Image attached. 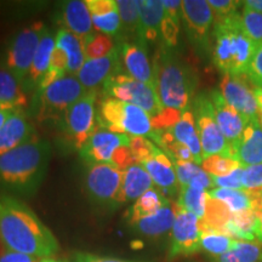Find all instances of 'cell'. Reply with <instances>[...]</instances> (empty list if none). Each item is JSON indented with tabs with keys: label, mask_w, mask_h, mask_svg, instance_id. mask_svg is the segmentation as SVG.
<instances>
[{
	"label": "cell",
	"mask_w": 262,
	"mask_h": 262,
	"mask_svg": "<svg viewBox=\"0 0 262 262\" xmlns=\"http://www.w3.org/2000/svg\"><path fill=\"white\" fill-rule=\"evenodd\" d=\"M0 242L3 247L39 258L60 250L56 237L37 214L16 196L0 193Z\"/></svg>",
	"instance_id": "cell-1"
},
{
	"label": "cell",
	"mask_w": 262,
	"mask_h": 262,
	"mask_svg": "<svg viewBox=\"0 0 262 262\" xmlns=\"http://www.w3.org/2000/svg\"><path fill=\"white\" fill-rule=\"evenodd\" d=\"M51 145L34 139L0 156V186L22 195L37 193L47 176Z\"/></svg>",
	"instance_id": "cell-2"
},
{
	"label": "cell",
	"mask_w": 262,
	"mask_h": 262,
	"mask_svg": "<svg viewBox=\"0 0 262 262\" xmlns=\"http://www.w3.org/2000/svg\"><path fill=\"white\" fill-rule=\"evenodd\" d=\"M155 88L164 107L172 110H188L194 100L198 86V75L189 63L173 51L159 45L153 57Z\"/></svg>",
	"instance_id": "cell-3"
},
{
	"label": "cell",
	"mask_w": 262,
	"mask_h": 262,
	"mask_svg": "<svg viewBox=\"0 0 262 262\" xmlns=\"http://www.w3.org/2000/svg\"><path fill=\"white\" fill-rule=\"evenodd\" d=\"M212 61L224 74H247L257 45L245 34L239 12L214 22Z\"/></svg>",
	"instance_id": "cell-4"
},
{
	"label": "cell",
	"mask_w": 262,
	"mask_h": 262,
	"mask_svg": "<svg viewBox=\"0 0 262 262\" xmlns=\"http://www.w3.org/2000/svg\"><path fill=\"white\" fill-rule=\"evenodd\" d=\"M97 123L104 129L129 136L152 139L155 134L152 118L146 111L136 104L111 97H104L100 102Z\"/></svg>",
	"instance_id": "cell-5"
},
{
	"label": "cell",
	"mask_w": 262,
	"mask_h": 262,
	"mask_svg": "<svg viewBox=\"0 0 262 262\" xmlns=\"http://www.w3.org/2000/svg\"><path fill=\"white\" fill-rule=\"evenodd\" d=\"M44 29L41 22L21 29L9 39L0 55V67L14 75L24 90Z\"/></svg>",
	"instance_id": "cell-6"
},
{
	"label": "cell",
	"mask_w": 262,
	"mask_h": 262,
	"mask_svg": "<svg viewBox=\"0 0 262 262\" xmlns=\"http://www.w3.org/2000/svg\"><path fill=\"white\" fill-rule=\"evenodd\" d=\"M96 91L90 90L64 111L58 120L60 131L72 148L79 150L97 129Z\"/></svg>",
	"instance_id": "cell-7"
},
{
	"label": "cell",
	"mask_w": 262,
	"mask_h": 262,
	"mask_svg": "<svg viewBox=\"0 0 262 262\" xmlns=\"http://www.w3.org/2000/svg\"><path fill=\"white\" fill-rule=\"evenodd\" d=\"M88 91L90 90L85 89L77 75H64L35 95L38 119L58 122L64 111L86 95Z\"/></svg>",
	"instance_id": "cell-8"
},
{
	"label": "cell",
	"mask_w": 262,
	"mask_h": 262,
	"mask_svg": "<svg viewBox=\"0 0 262 262\" xmlns=\"http://www.w3.org/2000/svg\"><path fill=\"white\" fill-rule=\"evenodd\" d=\"M103 96L136 104L155 118L164 110L155 88L134 79L124 72L112 75L103 84Z\"/></svg>",
	"instance_id": "cell-9"
},
{
	"label": "cell",
	"mask_w": 262,
	"mask_h": 262,
	"mask_svg": "<svg viewBox=\"0 0 262 262\" xmlns=\"http://www.w3.org/2000/svg\"><path fill=\"white\" fill-rule=\"evenodd\" d=\"M123 171L111 164H90L85 172L84 187L94 204L114 209L122 205Z\"/></svg>",
	"instance_id": "cell-10"
},
{
	"label": "cell",
	"mask_w": 262,
	"mask_h": 262,
	"mask_svg": "<svg viewBox=\"0 0 262 262\" xmlns=\"http://www.w3.org/2000/svg\"><path fill=\"white\" fill-rule=\"evenodd\" d=\"M192 112L203 149V158L210 156L227 157L229 143L222 134L215 119L214 106L208 93L198 94L193 100Z\"/></svg>",
	"instance_id": "cell-11"
},
{
	"label": "cell",
	"mask_w": 262,
	"mask_h": 262,
	"mask_svg": "<svg viewBox=\"0 0 262 262\" xmlns=\"http://www.w3.org/2000/svg\"><path fill=\"white\" fill-rule=\"evenodd\" d=\"M182 22L189 41L199 55L211 51L210 31L214 25V14L205 0H183Z\"/></svg>",
	"instance_id": "cell-12"
},
{
	"label": "cell",
	"mask_w": 262,
	"mask_h": 262,
	"mask_svg": "<svg viewBox=\"0 0 262 262\" xmlns=\"http://www.w3.org/2000/svg\"><path fill=\"white\" fill-rule=\"evenodd\" d=\"M175 222L171 229V244L168 258L173 260L179 256H189L201 251V219L194 214L173 203Z\"/></svg>",
	"instance_id": "cell-13"
},
{
	"label": "cell",
	"mask_w": 262,
	"mask_h": 262,
	"mask_svg": "<svg viewBox=\"0 0 262 262\" xmlns=\"http://www.w3.org/2000/svg\"><path fill=\"white\" fill-rule=\"evenodd\" d=\"M131 136L118 134L98 126L86 142L78 150L80 158L88 165L90 164H111L114 153L122 146L130 145Z\"/></svg>",
	"instance_id": "cell-14"
},
{
	"label": "cell",
	"mask_w": 262,
	"mask_h": 262,
	"mask_svg": "<svg viewBox=\"0 0 262 262\" xmlns=\"http://www.w3.org/2000/svg\"><path fill=\"white\" fill-rule=\"evenodd\" d=\"M220 93L226 102L247 118L248 122L256 119L258 107L255 89L247 74H224L220 83Z\"/></svg>",
	"instance_id": "cell-15"
},
{
	"label": "cell",
	"mask_w": 262,
	"mask_h": 262,
	"mask_svg": "<svg viewBox=\"0 0 262 262\" xmlns=\"http://www.w3.org/2000/svg\"><path fill=\"white\" fill-rule=\"evenodd\" d=\"M119 54L124 73L141 83L155 88L153 61H150L148 56V48H147L146 41L139 40V39L120 41Z\"/></svg>",
	"instance_id": "cell-16"
},
{
	"label": "cell",
	"mask_w": 262,
	"mask_h": 262,
	"mask_svg": "<svg viewBox=\"0 0 262 262\" xmlns=\"http://www.w3.org/2000/svg\"><path fill=\"white\" fill-rule=\"evenodd\" d=\"M120 72H123V67L118 44L117 48L107 56L85 61L83 67L77 73V78L85 89L95 90L97 86L106 83V80L112 75Z\"/></svg>",
	"instance_id": "cell-17"
},
{
	"label": "cell",
	"mask_w": 262,
	"mask_h": 262,
	"mask_svg": "<svg viewBox=\"0 0 262 262\" xmlns=\"http://www.w3.org/2000/svg\"><path fill=\"white\" fill-rule=\"evenodd\" d=\"M37 139L35 126L24 108L14 110L0 129V156Z\"/></svg>",
	"instance_id": "cell-18"
},
{
	"label": "cell",
	"mask_w": 262,
	"mask_h": 262,
	"mask_svg": "<svg viewBox=\"0 0 262 262\" xmlns=\"http://www.w3.org/2000/svg\"><path fill=\"white\" fill-rule=\"evenodd\" d=\"M209 96H210L212 106H214L215 119L219 127L224 134L229 146L237 145L238 141L243 135L244 129L248 125V119L242 116L234 107L226 102L224 96L219 90H210Z\"/></svg>",
	"instance_id": "cell-19"
},
{
	"label": "cell",
	"mask_w": 262,
	"mask_h": 262,
	"mask_svg": "<svg viewBox=\"0 0 262 262\" xmlns=\"http://www.w3.org/2000/svg\"><path fill=\"white\" fill-rule=\"evenodd\" d=\"M227 157L243 168L262 164V125L258 118L248 123L237 145L229 146Z\"/></svg>",
	"instance_id": "cell-20"
},
{
	"label": "cell",
	"mask_w": 262,
	"mask_h": 262,
	"mask_svg": "<svg viewBox=\"0 0 262 262\" xmlns=\"http://www.w3.org/2000/svg\"><path fill=\"white\" fill-rule=\"evenodd\" d=\"M141 165L149 173L153 182L163 189V193L168 192L170 194H173L178 191L180 185L172 160L159 147L155 152V155L150 157L149 159H147L146 162H143Z\"/></svg>",
	"instance_id": "cell-21"
},
{
	"label": "cell",
	"mask_w": 262,
	"mask_h": 262,
	"mask_svg": "<svg viewBox=\"0 0 262 262\" xmlns=\"http://www.w3.org/2000/svg\"><path fill=\"white\" fill-rule=\"evenodd\" d=\"M61 21L64 29L73 33L81 40L93 33V21L86 3L83 0L64 2L61 6Z\"/></svg>",
	"instance_id": "cell-22"
},
{
	"label": "cell",
	"mask_w": 262,
	"mask_h": 262,
	"mask_svg": "<svg viewBox=\"0 0 262 262\" xmlns=\"http://www.w3.org/2000/svg\"><path fill=\"white\" fill-rule=\"evenodd\" d=\"M56 34L50 28L45 27L42 32L40 42H39L37 51H35L34 60H33L31 72H29L28 79L25 85V93L37 90V86L40 83L45 73H47L49 66H50L51 55L54 52V49L56 47Z\"/></svg>",
	"instance_id": "cell-23"
},
{
	"label": "cell",
	"mask_w": 262,
	"mask_h": 262,
	"mask_svg": "<svg viewBox=\"0 0 262 262\" xmlns=\"http://www.w3.org/2000/svg\"><path fill=\"white\" fill-rule=\"evenodd\" d=\"M140 5V37L148 42H157L160 39L162 22L164 18L163 0H139Z\"/></svg>",
	"instance_id": "cell-24"
},
{
	"label": "cell",
	"mask_w": 262,
	"mask_h": 262,
	"mask_svg": "<svg viewBox=\"0 0 262 262\" xmlns=\"http://www.w3.org/2000/svg\"><path fill=\"white\" fill-rule=\"evenodd\" d=\"M169 131L172 134L176 141L188 147L194 157V163L196 165H202L203 159H204L203 158V149L198 130H196L195 118L191 108L182 111L180 120Z\"/></svg>",
	"instance_id": "cell-25"
},
{
	"label": "cell",
	"mask_w": 262,
	"mask_h": 262,
	"mask_svg": "<svg viewBox=\"0 0 262 262\" xmlns=\"http://www.w3.org/2000/svg\"><path fill=\"white\" fill-rule=\"evenodd\" d=\"M153 180L145 168L140 164H134L123 171V182L120 195L122 203L136 202L147 191L153 188Z\"/></svg>",
	"instance_id": "cell-26"
},
{
	"label": "cell",
	"mask_w": 262,
	"mask_h": 262,
	"mask_svg": "<svg viewBox=\"0 0 262 262\" xmlns=\"http://www.w3.org/2000/svg\"><path fill=\"white\" fill-rule=\"evenodd\" d=\"M173 222H175V210L172 204H168L153 215L146 216L129 225L137 233L145 237L156 238L172 229Z\"/></svg>",
	"instance_id": "cell-27"
},
{
	"label": "cell",
	"mask_w": 262,
	"mask_h": 262,
	"mask_svg": "<svg viewBox=\"0 0 262 262\" xmlns=\"http://www.w3.org/2000/svg\"><path fill=\"white\" fill-rule=\"evenodd\" d=\"M208 194L216 201L224 203L229 211L237 214V212L248 210L257 211L262 193L248 192L244 189L214 188L208 191Z\"/></svg>",
	"instance_id": "cell-28"
},
{
	"label": "cell",
	"mask_w": 262,
	"mask_h": 262,
	"mask_svg": "<svg viewBox=\"0 0 262 262\" xmlns=\"http://www.w3.org/2000/svg\"><path fill=\"white\" fill-rule=\"evenodd\" d=\"M27 104V94L19 81L9 71L0 67V107L5 111L24 108Z\"/></svg>",
	"instance_id": "cell-29"
},
{
	"label": "cell",
	"mask_w": 262,
	"mask_h": 262,
	"mask_svg": "<svg viewBox=\"0 0 262 262\" xmlns=\"http://www.w3.org/2000/svg\"><path fill=\"white\" fill-rule=\"evenodd\" d=\"M56 45L67 55V74L77 75L85 62L83 40L67 29L61 28L56 33Z\"/></svg>",
	"instance_id": "cell-30"
},
{
	"label": "cell",
	"mask_w": 262,
	"mask_h": 262,
	"mask_svg": "<svg viewBox=\"0 0 262 262\" xmlns=\"http://www.w3.org/2000/svg\"><path fill=\"white\" fill-rule=\"evenodd\" d=\"M257 222V211L248 210L237 212L232 215V219L225 226L222 234L233 238L235 241L241 239L243 242L257 243L255 237V227Z\"/></svg>",
	"instance_id": "cell-31"
},
{
	"label": "cell",
	"mask_w": 262,
	"mask_h": 262,
	"mask_svg": "<svg viewBox=\"0 0 262 262\" xmlns=\"http://www.w3.org/2000/svg\"><path fill=\"white\" fill-rule=\"evenodd\" d=\"M117 9L122 21L120 41L142 40L140 37V5L139 0H116ZM145 41V40H143Z\"/></svg>",
	"instance_id": "cell-32"
},
{
	"label": "cell",
	"mask_w": 262,
	"mask_h": 262,
	"mask_svg": "<svg viewBox=\"0 0 262 262\" xmlns=\"http://www.w3.org/2000/svg\"><path fill=\"white\" fill-rule=\"evenodd\" d=\"M168 204H170V202L164 195L163 191H158L156 188L149 189L142 196H140L129 210L126 211L127 224L135 222L140 219L146 217V216L153 215L155 212L160 210L163 206Z\"/></svg>",
	"instance_id": "cell-33"
},
{
	"label": "cell",
	"mask_w": 262,
	"mask_h": 262,
	"mask_svg": "<svg viewBox=\"0 0 262 262\" xmlns=\"http://www.w3.org/2000/svg\"><path fill=\"white\" fill-rule=\"evenodd\" d=\"M232 215L233 212L229 211V209L224 203L216 201L208 194L205 215L201 220L202 233L203 232H215V233L222 234L225 226L231 220Z\"/></svg>",
	"instance_id": "cell-34"
},
{
	"label": "cell",
	"mask_w": 262,
	"mask_h": 262,
	"mask_svg": "<svg viewBox=\"0 0 262 262\" xmlns=\"http://www.w3.org/2000/svg\"><path fill=\"white\" fill-rule=\"evenodd\" d=\"M214 262H262V247L258 243L237 241L234 247Z\"/></svg>",
	"instance_id": "cell-35"
},
{
	"label": "cell",
	"mask_w": 262,
	"mask_h": 262,
	"mask_svg": "<svg viewBox=\"0 0 262 262\" xmlns=\"http://www.w3.org/2000/svg\"><path fill=\"white\" fill-rule=\"evenodd\" d=\"M118 44L119 41H117L110 35L94 31L90 35L83 39L85 61L107 56L110 52H112L117 48Z\"/></svg>",
	"instance_id": "cell-36"
},
{
	"label": "cell",
	"mask_w": 262,
	"mask_h": 262,
	"mask_svg": "<svg viewBox=\"0 0 262 262\" xmlns=\"http://www.w3.org/2000/svg\"><path fill=\"white\" fill-rule=\"evenodd\" d=\"M206 199H208L206 191H199V189L186 186V187H180L176 204L188 212L194 214L202 220L205 215Z\"/></svg>",
	"instance_id": "cell-37"
},
{
	"label": "cell",
	"mask_w": 262,
	"mask_h": 262,
	"mask_svg": "<svg viewBox=\"0 0 262 262\" xmlns=\"http://www.w3.org/2000/svg\"><path fill=\"white\" fill-rule=\"evenodd\" d=\"M235 239L215 232H203L201 235V250L212 257L221 256L234 247Z\"/></svg>",
	"instance_id": "cell-38"
},
{
	"label": "cell",
	"mask_w": 262,
	"mask_h": 262,
	"mask_svg": "<svg viewBox=\"0 0 262 262\" xmlns=\"http://www.w3.org/2000/svg\"><path fill=\"white\" fill-rule=\"evenodd\" d=\"M91 21H93L94 28L97 32L110 35V37L114 38L117 41L120 42V37H122V21H120L118 9L103 15L91 16Z\"/></svg>",
	"instance_id": "cell-39"
},
{
	"label": "cell",
	"mask_w": 262,
	"mask_h": 262,
	"mask_svg": "<svg viewBox=\"0 0 262 262\" xmlns=\"http://www.w3.org/2000/svg\"><path fill=\"white\" fill-rule=\"evenodd\" d=\"M239 168H243V166L237 160L220 155L206 157V158L203 159L202 163V169L205 172H208L209 175L216 176V178L229 175V173Z\"/></svg>",
	"instance_id": "cell-40"
},
{
	"label": "cell",
	"mask_w": 262,
	"mask_h": 262,
	"mask_svg": "<svg viewBox=\"0 0 262 262\" xmlns=\"http://www.w3.org/2000/svg\"><path fill=\"white\" fill-rule=\"evenodd\" d=\"M242 27L254 44H262V12L253 11L247 8H243L241 14Z\"/></svg>",
	"instance_id": "cell-41"
},
{
	"label": "cell",
	"mask_w": 262,
	"mask_h": 262,
	"mask_svg": "<svg viewBox=\"0 0 262 262\" xmlns=\"http://www.w3.org/2000/svg\"><path fill=\"white\" fill-rule=\"evenodd\" d=\"M130 150L133 158L136 164H142L149 159L150 157L155 155V152L158 149V146L153 143L152 141L146 139V137H137L131 136L130 139Z\"/></svg>",
	"instance_id": "cell-42"
},
{
	"label": "cell",
	"mask_w": 262,
	"mask_h": 262,
	"mask_svg": "<svg viewBox=\"0 0 262 262\" xmlns=\"http://www.w3.org/2000/svg\"><path fill=\"white\" fill-rule=\"evenodd\" d=\"M180 29H181V24L173 21L164 12L162 31H160V44L169 49H175L179 44Z\"/></svg>",
	"instance_id": "cell-43"
},
{
	"label": "cell",
	"mask_w": 262,
	"mask_h": 262,
	"mask_svg": "<svg viewBox=\"0 0 262 262\" xmlns=\"http://www.w3.org/2000/svg\"><path fill=\"white\" fill-rule=\"evenodd\" d=\"M212 14H214V22L221 21L238 12V9L244 5V2H234V0H209Z\"/></svg>",
	"instance_id": "cell-44"
},
{
	"label": "cell",
	"mask_w": 262,
	"mask_h": 262,
	"mask_svg": "<svg viewBox=\"0 0 262 262\" xmlns=\"http://www.w3.org/2000/svg\"><path fill=\"white\" fill-rule=\"evenodd\" d=\"M242 182L244 191L262 193V164L243 168Z\"/></svg>",
	"instance_id": "cell-45"
},
{
	"label": "cell",
	"mask_w": 262,
	"mask_h": 262,
	"mask_svg": "<svg viewBox=\"0 0 262 262\" xmlns=\"http://www.w3.org/2000/svg\"><path fill=\"white\" fill-rule=\"evenodd\" d=\"M172 163H173V168H175L176 176H178L180 187L189 186V183H191L192 180L202 171V168H199L195 163L179 162V160H173Z\"/></svg>",
	"instance_id": "cell-46"
},
{
	"label": "cell",
	"mask_w": 262,
	"mask_h": 262,
	"mask_svg": "<svg viewBox=\"0 0 262 262\" xmlns=\"http://www.w3.org/2000/svg\"><path fill=\"white\" fill-rule=\"evenodd\" d=\"M181 111L172 110V108H164L158 116L152 118L153 129L156 131H168L179 122L181 118Z\"/></svg>",
	"instance_id": "cell-47"
},
{
	"label": "cell",
	"mask_w": 262,
	"mask_h": 262,
	"mask_svg": "<svg viewBox=\"0 0 262 262\" xmlns=\"http://www.w3.org/2000/svg\"><path fill=\"white\" fill-rule=\"evenodd\" d=\"M211 176V175H210ZM214 187L216 188H227V189H243V168H239L231 172L229 175L216 178L211 176Z\"/></svg>",
	"instance_id": "cell-48"
},
{
	"label": "cell",
	"mask_w": 262,
	"mask_h": 262,
	"mask_svg": "<svg viewBox=\"0 0 262 262\" xmlns=\"http://www.w3.org/2000/svg\"><path fill=\"white\" fill-rule=\"evenodd\" d=\"M247 75L255 88H262V44L257 45L254 52L253 58L249 63Z\"/></svg>",
	"instance_id": "cell-49"
},
{
	"label": "cell",
	"mask_w": 262,
	"mask_h": 262,
	"mask_svg": "<svg viewBox=\"0 0 262 262\" xmlns=\"http://www.w3.org/2000/svg\"><path fill=\"white\" fill-rule=\"evenodd\" d=\"M90 15H103L117 10L116 0H85Z\"/></svg>",
	"instance_id": "cell-50"
},
{
	"label": "cell",
	"mask_w": 262,
	"mask_h": 262,
	"mask_svg": "<svg viewBox=\"0 0 262 262\" xmlns=\"http://www.w3.org/2000/svg\"><path fill=\"white\" fill-rule=\"evenodd\" d=\"M73 262H146V261H133L124 260V258H118L112 256H101V255L90 254V253H78L73 254Z\"/></svg>",
	"instance_id": "cell-51"
},
{
	"label": "cell",
	"mask_w": 262,
	"mask_h": 262,
	"mask_svg": "<svg viewBox=\"0 0 262 262\" xmlns=\"http://www.w3.org/2000/svg\"><path fill=\"white\" fill-rule=\"evenodd\" d=\"M39 257L31 256V255L17 253V251L9 250L3 248L0 250V262H39Z\"/></svg>",
	"instance_id": "cell-52"
},
{
	"label": "cell",
	"mask_w": 262,
	"mask_h": 262,
	"mask_svg": "<svg viewBox=\"0 0 262 262\" xmlns=\"http://www.w3.org/2000/svg\"><path fill=\"white\" fill-rule=\"evenodd\" d=\"M164 12L173 21L180 22L182 21V2L180 0H163Z\"/></svg>",
	"instance_id": "cell-53"
},
{
	"label": "cell",
	"mask_w": 262,
	"mask_h": 262,
	"mask_svg": "<svg viewBox=\"0 0 262 262\" xmlns=\"http://www.w3.org/2000/svg\"><path fill=\"white\" fill-rule=\"evenodd\" d=\"M243 8L253 10V11L262 12V0H247V2H244Z\"/></svg>",
	"instance_id": "cell-54"
},
{
	"label": "cell",
	"mask_w": 262,
	"mask_h": 262,
	"mask_svg": "<svg viewBox=\"0 0 262 262\" xmlns=\"http://www.w3.org/2000/svg\"><path fill=\"white\" fill-rule=\"evenodd\" d=\"M255 237L258 244H262V212H257V222L255 227Z\"/></svg>",
	"instance_id": "cell-55"
},
{
	"label": "cell",
	"mask_w": 262,
	"mask_h": 262,
	"mask_svg": "<svg viewBox=\"0 0 262 262\" xmlns=\"http://www.w3.org/2000/svg\"><path fill=\"white\" fill-rule=\"evenodd\" d=\"M255 97H256V102L258 107V114H262V88H255Z\"/></svg>",
	"instance_id": "cell-56"
},
{
	"label": "cell",
	"mask_w": 262,
	"mask_h": 262,
	"mask_svg": "<svg viewBox=\"0 0 262 262\" xmlns=\"http://www.w3.org/2000/svg\"><path fill=\"white\" fill-rule=\"evenodd\" d=\"M11 112L12 111H2V112H0V129H2L3 125L5 124L6 119H8Z\"/></svg>",
	"instance_id": "cell-57"
},
{
	"label": "cell",
	"mask_w": 262,
	"mask_h": 262,
	"mask_svg": "<svg viewBox=\"0 0 262 262\" xmlns=\"http://www.w3.org/2000/svg\"><path fill=\"white\" fill-rule=\"evenodd\" d=\"M39 262H62V261H57V260H55V258H52V257H45V258H41V260Z\"/></svg>",
	"instance_id": "cell-58"
},
{
	"label": "cell",
	"mask_w": 262,
	"mask_h": 262,
	"mask_svg": "<svg viewBox=\"0 0 262 262\" xmlns=\"http://www.w3.org/2000/svg\"><path fill=\"white\" fill-rule=\"evenodd\" d=\"M257 212H262V195L260 198V202H258V209H257Z\"/></svg>",
	"instance_id": "cell-59"
},
{
	"label": "cell",
	"mask_w": 262,
	"mask_h": 262,
	"mask_svg": "<svg viewBox=\"0 0 262 262\" xmlns=\"http://www.w3.org/2000/svg\"><path fill=\"white\" fill-rule=\"evenodd\" d=\"M257 118H258V120H260V123H261V125H262V114H258Z\"/></svg>",
	"instance_id": "cell-60"
},
{
	"label": "cell",
	"mask_w": 262,
	"mask_h": 262,
	"mask_svg": "<svg viewBox=\"0 0 262 262\" xmlns=\"http://www.w3.org/2000/svg\"><path fill=\"white\" fill-rule=\"evenodd\" d=\"M2 111H5V110H3V108H2V107H0V112H2Z\"/></svg>",
	"instance_id": "cell-61"
},
{
	"label": "cell",
	"mask_w": 262,
	"mask_h": 262,
	"mask_svg": "<svg viewBox=\"0 0 262 262\" xmlns=\"http://www.w3.org/2000/svg\"><path fill=\"white\" fill-rule=\"evenodd\" d=\"M62 262H70V261H62Z\"/></svg>",
	"instance_id": "cell-62"
}]
</instances>
